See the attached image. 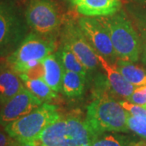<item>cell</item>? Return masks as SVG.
Masks as SVG:
<instances>
[{
    "instance_id": "obj_8",
    "label": "cell",
    "mask_w": 146,
    "mask_h": 146,
    "mask_svg": "<svg viewBox=\"0 0 146 146\" xmlns=\"http://www.w3.org/2000/svg\"><path fill=\"white\" fill-rule=\"evenodd\" d=\"M24 34V27L13 7L0 1V55L21 42Z\"/></svg>"
},
{
    "instance_id": "obj_22",
    "label": "cell",
    "mask_w": 146,
    "mask_h": 146,
    "mask_svg": "<svg viewBox=\"0 0 146 146\" xmlns=\"http://www.w3.org/2000/svg\"><path fill=\"white\" fill-rule=\"evenodd\" d=\"M119 103L129 115L137 117H146V109L144 106L135 104L129 101H123Z\"/></svg>"
},
{
    "instance_id": "obj_4",
    "label": "cell",
    "mask_w": 146,
    "mask_h": 146,
    "mask_svg": "<svg viewBox=\"0 0 146 146\" xmlns=\"http://www.w3.org/2000/svg\"><path fill=\"white\" fill-rule=\"evenodd\" d=\"M60 118L57 106L45 102L31 113L7 125L4 129L12 138L25 145L36 140L48 126Z\"/></svg>"
},
{
    "instance_id": "obj_9",
    "label": "cell",
    "mask_w": 146,
    "mask_h": 146,
    "mask_svg": "<svg viewBox=\"0 0 146 146\" xmlns=\"http://www.w3.org/2000/svg\"><path fill=\"white\" fill-rule=\"evenodd\" d=\"M43 104L26 88L11 98L0 110V125L3 127L21 119Z\"/></svg>"
},
{
    "instance_id": "obj_24",
    "label": "cell",
    "mask_w": 146,
    "mask_h": 146,
    "mask_svg": "<svg viewBox=\"0 0 146 146\" xmlns=\"http://www.w3.org/2000/svg\"><path fill=\"white\" fill-rule=\"evenodd\" d=\"M0 146H23L4 130L0 129Z\"/></svg>"
},
{
    "instance_id": "obj_17",
    "label": "cell",
    "mask_w": 146,
    "mask_h": 146,
    "mask_svg": "<svg viewBox=\"0 0 146 146\" xmlns=\"http://www.w3.org/2000/svg\"><path fill=\"white\" fill-rule=\"evenodd\" d=\"M25 87L29 90L34 96L40 99L43 103L50 102L54 98H57V93L54 91L43 79L22 80Z\"/></svg>"
},
{
    "instance_id": "obj_21",
    "label": "cell",
    "mask_w": 146,
    "mask_h": 146,
    "mask_svg": "<svg viewBox=\"0 0 146 146\" xmlns=\"http://www.w3.org/2000/svg\"><path fill=\"white\" fill-rule=\"evenodd\" d=\"M45 74V68L42 61L35 64L30 68H29L22 74H20V77L22 80H37L43 79Z\"/></svg>"
},
{
    "instance_id": "obj_26",
    "label": "cell",
    "mask_w": 146,
    "mask_h": 146,
    "mask_svg": "<svg viewBox=\"0 0 146 146\" xmlns=\"http://www.w3.org/2000/svg\"><path fill=\"white\" fill-rule=\"evenodd\" d=\"M145 106V109H146V104L145 105V106Z\"/></svg>"
},
{
    "instance_id": "obj_6",
    "label": "cell",
    "mask_w": 146,
    "mask_h": 146,
    "mask_svg": "<svg viewBox=\"0 0 146 146\" xmlns=\"http://www.w3.org/2000/svg\"><path fill=\"white\" fill-rule=\"evenodd\" d=\"M27 25L37 34L48 35L60 26L57 8L49 0H31L25 11Z\"/></svg>"
},
{
    "instance_id": "obj_23",
    "label": "cell",
    "mask_w": 146,
    "mask_h": 146,
    "mask_svg": "<svg viewBox=\"0 0 146 146\" xmlns=\"http://www.w3.org/2000/svg\"><path fill=\"white\" fill-rule=\"evenodd\" d=\"M127 101L135 104L145 106L146 104V85L136 87L132 94L127 98Z\"/></svg>"
},
{
    "instance_id": "obj_12",
    "label": "cell",
    "mask_w": 146,
    "mask_h": 146,
    "mask_svg": "<svg viewBox=\"0 0 146 146\" xmlns=\"http://www.w3.org/2000/svg\"><path fill=\"white\" fill-rule=\"evenodd\" d=\"M98 59L102 68L106 73V77L112 90L115 94L125 98L126 99L128 98L132 94L136 87L127 82L116 66L109 63L106 58L98 54Z\"/></svg>"
},
{
    "instance_id": "obj_15",
    "label": "cell",
    "mask_w": 146,
    "mask_h": 146,
    "mask_svg": "<svg viewBox=\"0 0 146 146\" xmlns=\"http://www.w3.org/2000/svg\"><path fill=\"white\" fill-rule=\"evenodd\" d=\"M125 80L135 87L146 85V70L134 65L131 62L117 60L115 64Z\"/></svg>"
},
{
    "instance_id": "obj_25",
    "label": "cell",
    "mask_w": 146,
    "mask_h": 146,
    "mask_svg": "<svg viewBox=\"0 0 146 146\" xmlns=\"http://www.w3.org/2000/svg\"><path fill=\"white\" fill-rule=\"evenodd\" d=\"M135 146H146V141H139V142H136Z\"/></svg>"
},
{
    "instance_id": "obj_10",
    "label": "cell",
    "mask_w": 146,
    "mask_h": 146,
    "mask_svg": "<svg viewBox=\"0 0 146 146\" xmlns=\"http://www.w3.org/2000/svg\"><path fill=\"white\" fill-rule=\"evenodd\" d=\"M78 25L96 52L106 58H117L109 33L98 19L82 17Z\"/></svg>"
},
{
    "instance_id": "obj_13",
    "label": "cell",
    "mask_w": 146,
    "mask_h": 146,
    "mask_svg": "<svg viewBox=\"0 0 146 146\" xmlns=\"http://www.w3.org/2000/svg\"><path fill=\"white\" fill-rule=\"evenodd\" d=\"M25 88L17 73L8 66L0 65V104H5Z\"/></svg>"
},
{
    "instance_id": "obj_2",
    "label": "cell",
    "mask_w": 146,
    "mask_h": 146,
    "mask_svg": "<svg viewBox=\"0 0 146 146\" xmlns=\"http://www.w3.org/2000/svg\"><path fill=\"white\" fill-rule=\"evenodd\" d=\"M128 113L108 94H98L88 106L85 121L95 135L127 132Z\"/></svg>"
},
{
    "instance_id": "obj_5",
    "label": "cell",
    "mask_w": 146,
    "mask_h": 146,
    "mask_svg": "<svg viewBox=\"0 0 146 146\" xmlns=\"http://www.w3.org/2000/svg\"><path fill=\"white\" fill-rule=\"evenodd\" d=\"M55 48L52 38L30 33L7 56L6 62L9 68L20 75L53 54Z\"/></svg>"
},
{
    "instance_id": "obj_19",
    "label": "cell",
    "mask_w": 146,
    "mask_h": 146,
    "mask_svg": "<svg viewBox=\"0 0 146 146\" xmlns=\"http://www.w3.org/2000/svg\"><path fill=\"white\" fill-rule=\"evenodd\" d=\"M135 144L136 142L130 141L125 136L103 133L95 139L92 146H135Z\"/></svg>"
},
{
    "instance_id": "obj_11",
    "label": "cell",
    "mask_w": 146,
    "mask_h": 146,
    "mask_svg": "<svg viewBox=\"0 0 146 146\" xmlns=\"http://www.w3.org/2000/svg\"><path fill=\"white\" fill-rule=\"evenodd\" d=\"M76 10L86 17H106L120 10V0H70Z\"/></svg>"
},
{
    "instance_id": "obj_14",
    "label": "cell",
    "mask_w": 146,
    "mask_h": 146,
    "mask_svg": "<svg viewBox=\"0 0 146 146\" xmlns=\"http://www.w3.org/2000/svg\"><path fill=\"white\" fill-rule=\"evenodd\" d=\"M45 74L43 80L56 93L62 90V84L64 68L60 56L57 54H51L43 60Z\"/></svg>"
},
{
    "instance_id": "obj_3",
    "label": "cell",
    "mask_w": 146,
    "mask_h": 146,
    "mask_svg": "<svg viewBox=\"0 0 146 146\" xmlns=\"http://www.w3.org/2000/svg\"><path fill=\"white\" fill-rule=\"evenodd\" d=\"M98 20L109 33L117 58L126 62H136L141 51L140 40L124 14L117 12L112 16L98 17Z\"/></svg>"
},
{
    "instance_id": "obj_7",
    "label": "cell",
    "mask_w": 146,
    "mask_h": 146,
    "mask_svg": "<svg viewBox=\"0 0 146 146\" xmlns=\"http://www.w3.org/2000/svg\"><path fill=\"white\" fill-rule=\"evenodd\" d=\"M63 46H67L78 58L88 71H95L100 64L95 51L78 25L68 23L62 33Z\"/></svg>"
},
{
    "instance_id": "obj_20",
    "label": "cell",
    "mask_w": 146,
    "mask_h": 146,
    "mask_svg": "<svg viewBox=\"0 0 146 146\" xmlns=\"http://www.w3.org/2000/svg\"><path fill=\"white\" fill-rule=\"evenodd\" d=\"M127 126L129 130L132 131L146 141V117H137L128 114Z\"/></svg>"
},
{
    "instance_id": "obj_1",
    "label": "cell",
    "mask_w": 146,
    "mask_h": 146,
    "mask_svg": "<svg viewBox=\"0 0 146 146\" xmlns=\"http://www.w3.org/2000/svg\"><path fill=\"white\" fill-rule=\"evenodd\" d=\"M97 137L85 120L78 117H61L48 126L36 140L22 145L92 146Z\"/></svg>"
},
{
    "instance_id": "obj_16",
    "label": "cell",
    "mask_w": 146,
    "mask_h": 146,
    "mask_svg": "<svg viewBox=\"0 0 146 146\" xmlns=\"http://www.w3.org/2000/svg\"><path fill=\"white\" fill-rule=\"evenodd\" d=\"M85 78L78 73L64 71L62 84L63 94L68 98H79L83 94Z\"/></svg>"
},
{
    "instance_id": "obj_18",
    "label": "cell",
    "mask_w": 146,
    "mask_h": 146,
    "mask_svg": "<svg viewBox=\"0 0 146 146\" xmlns=\"http://www.w3.org/2000/svg\"><path fill=\"white\" fill-rule=\"evenodd\" d=\"M60 58L65 71L73 72L81 75L84 78L88 75V70L68 47L63 46L60 52Z\"/></svg>"
}]
</instances>
